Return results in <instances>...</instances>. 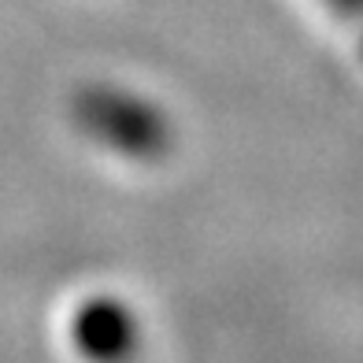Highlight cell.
Returning <instances> with one entry per match:
<instances>
[{"label":"cell","instance_id":"1","mask_svg":"<svg viewBox=\"0 0 363 363\" xmlns=\"http://www.w3.org/2000/svg\"><path fill=\"white\" fill-rule=\"evenodd\" d=\"M74 126L93 145L138 163H152L171 152L174 123L160 101L119 82H89L71 101Z\"/></svg>","mask_w":363,"mask_h":363},{"label":"cell","instance_id":"2","mask_svg":"<svg viewBox=\"0 0 363 363\" xmlns=\"http://www.w3.org/2000/svg\"><path fill=\"white\" fill-rule=\"evenodd\" d=\"M67 341L86 363H130L141 349V319L119 293H86L71 308Z\"/></svg>","mask_w":363,"mask_h":363}]
</instances>
